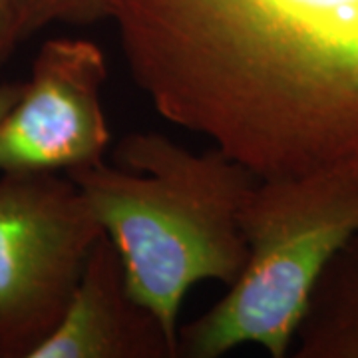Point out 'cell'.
I'll list each match as a JSON object with an SVG mask.
<instances>
[{"label":"cell","mask_w":358,"mask_h":358,"mask_svg":"<svg viewBox=\"0 0 358 358\" xmlns=\"http://www.w3.org/2000/svg\"><path fill=\"white\" fill-rule=\"evenodd\" d=\"M155 112L259 178L358 157V0H112Z\"/></svg>","instance_id":"1"},{"label":"cell","mask_w":358,"mask_h":358,"mask_svg":"<svg viewBox=\"0 0 358 358\" xmlns=\"http://www.w3.org/2000/svg\"><path fill=\"white\" fill-rule=\"evenodd\" d=\"M114 157L117 166L66 176L117 249L131 296L178 343L185 294L201 281L231 287L243 273L239 209L259 176L219 148L193 154L155 131L128 134Z\"/></svg>","instance_id":"2"},{"label":"cell","mask_w":358,"mask_h":358,"mask_svg":"<svg viewBox=\"0 0 358 358\" xmlns=\"http://www.w3.org/2000/svg\"><path fill=\"white\" fill-rule=\"evenodd\" d=\"M247 265L213 307L179 329V357L219 358L241 345L285 358L333 259L358 233V157L259 178L239 209Z\"/></svg>","instance_id":"3"},{"label":"cell","mask_w":358,"mask_h":358,"mask_svg":"<svg viewBox=\"0 0 358 358\" xmlns=\"http://www.w3.org/2000/svg\"><path fill=\"white\" fill-rule=\"evenodd\" d=\"M102 233L66 173H0V358L50 336Z\"/></svg>","instance_id":"4"},{"label":"cell","mask_w":358,"mask_h":358,"mask_svg":"<svg viewBox=\"0 0 358 358\" xmlns=\"http://www.w3.org/2000/svg\"><path fill=\"white\" fill-rule=\"evenodd\" d=\"M108 66L84 38H50L0 122V173L58 171L103 162L112 134L102 108Z\"/></svg>","instance_id":"5"},{"label":"cell","mask_w":358,"mask_h":358,"mask_svg":"<svg viewBox=\"0 0 358 358\" xmlns=\"http://www.w3.org/2000/svg\"><path fill=\"white\" fill-rule=\"evenodd\" d=\"M178 343L128 289L124 263L102 233L62 319L32 358H178Z\"/></svg>","instance_id":"6"},{"label":"cell","mask_w":358,"mask_h":358,"mask_svg":"<svg viewBox=\"0 0 358 358\" xmlns=\"http://www.w3.org/2000/svg\"><path fill=\"white\" fill-rule=\"evenodd\" d=\"M294 358H358V233L324 271L293 343Z\"/></svg>","instance_id":"7"},{"label":"cell","mask_w":358,"mask_h":358,"mask_svg":"<svg viewBox=\"0 0 358 358\" xmlns=\"http://www.w3.org/2000/svg\"><path fill=\"white\" fill-rule=\"evenodd\" d=\"M112 0H14L16 36L24 42L44 26L94 24L110 18Z\"/></svg>","instance_id":"8"},{"label":"cell","mask_w":358,"mask_h":358,"mask_svg":"<svg viewBox=\"0 0 358 358\" xmlns=\"http://www.w3.org/2000/svg\"><path fill=\"white\" fill-rule=\"evenodd\" d=\"M20 40L16 36L14 0H0V68L8 62Z\"/></svg>","instance_id":"9"},{"label":"cell","mask_w":358,"mask_h":358,"mask_svg":"<svg viewBox=\"0 0 358 358\" xmlns=\"http://www.w3.org/2000/svg\"><path fill=\"white\" fill-rule=\"evenodd\" d=\"M22 88H24V80L22 82H2L0 84V122L4 120V115L10 112V108L20 98Z\"/></svg>","instance_id":"10"}]
</instances>
